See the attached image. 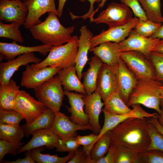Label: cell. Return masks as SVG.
Masks as SVG:
<instances>
[{"instance_id": "54", "label": "cell", "mask_w": 163, "mask_h": 163, "mask_svg": "<svg viewBox=\"0 0 163 163\" xmlns=\"http://www.w3.org/2000/svg\"><path fill=\"white\" fill-rule=\"evenodd\" d=\"M107 0H102L101 2L99 4V6L97 9H98L100 7L102 8L103 7Z\"/></svg>"}, {"instance_id": "46", "label": "cell", "mask_w": 163, "mask_h": 163, "mask_svg": "<svg viewBox=\"0 0 163 163\" xmlns=\"http://www.w3.org/2000/svg\"><path fill=\"white\" fill-rule=\"evenodd\" d=\"M117 152V146L111 143L106 155L97 161L96 163H115Z\"/></svg>"}, {"instance_id": "50", "label": "cell", "mask_w": 163, "mask_h": 163, "mask_svg": "<svg viewBox=\"0 0 163 163\" xmlns=\"http://www.w3.org/2000/svg\"><path fill=\"white\" fill-rule=\"evenodd\" d=\"M150 38H159L160 39H163V22L160 28Z\"/></svg>"}, {"instance_id": "35", "label": "cell", "mask_w": 163, "mask_h": 163, "mask_svg": "<svg viewBox=\"0 0 163 163\" xmlns=\"http://www.w3.org/2000/svg\"><path fill=\"white\" fill-rule=\"evenodd\" d=\"M161 23H155L150 20H139L133 30L138 34L145 37H149L160 28Z\"/></svg>"}, {"instance_id": "53", "label": "cell", "mask_w": 163, "mask_h": 163, "mask_svg": "<svg viewBox=\"0 0 163 163\" xmlns=\"http://www.w3.org/2000/svg\"><path fill=\"white\" fill-rule=\"evenodd\" d=\"M161 113L158 114V120L163 127V107H161Z\"/></svg>"}, {"instance_id": "12", "label": "cell", "mask_w": 163, "mask_h": 163, "mask_svg": "<svg viewBox=\"0 0 163 163\" xmlns=\"http://www.w3.org/2000/svg\"><path fill=\"white\" fill-rule=\"evenodd\" d=\"M24 2L28 10L23 25L26 28L41 23L40 18L46 13L53 12L59 16L55 0H27Z\"/></svg>"}, {"instance_id": "52", "label": "cell", "mask_w": 163, "mask_h": 163, "mask_svg": "<svg viewBox=\"0 0 163 163\" xmlns=\"http://www.w3.org/2000/svg\"><path fill=\"white\" fill-rule=\"evenodd\" d=\"M154 51L163 53V39H160L153 50Z\"/></svg>"}, {"instance_id": "37", "label": "cell", "mask_w": 163, "mask_h": 163, "mask_svg": "<svg viewBox=\"0 0 163 163\" xmlns=\"http://www.w3.org/2000/svg\"><path fill=\"white\" fill-rule=\"evenodd\" d=\"M117 147L115 163H138L139 153L126 148Z\"/></svg>"}, {"instance_id": "31", "label": "cell", "mask_w": 163, "mask_h": 163, "mask_svg": "<svg viewBox=\"0 0 163 163\" xmlns=\"http://www.w3.org/2000/svg\"><path fill=\"white\" fill-rule=\"evenodd\" d=\"M104 103V107L102 109L110 113L123 115L128 113L132 110L117 91L113 93Z\"/></svg>"}, {"instance_id": "18", "label": "cell", "mask_w": 163, "mask_h": 163, "mask_svg": "<svg viewBox=\"0 0 163 163\" xmlns=\"http://www.w3.org/2000/svg\"><path fill=\"white\" fill-rule=\"evenodd\" d=\"M31 135L32 136L30 141L18 150V153L43 146L51 150L56 148L61 140L60 138L51 129L37 130L33 132Z\"/></svg>"}, {"instance_id": "24", "label": "cell", "mask_w": 163, "mask_h": 163, "mask_svg": "<svg viewBox=\"0 0 163 163\" xmlns=\"http://www.w3.org/2000/svg\"><path fill=\"white\" fill-rule=\"evenodd\" d=\"M85 101V112L88 117L89 123L92 126L93 133L98 134L101 128L99 122V116L104 103L101 101L100 94L95 92L84 97Z\"/></svg>"}, {"instance_id": "10", "label": "cell", "mask_w": 163, "mask_h": 163, "mask_svg": "<svg viewBox=\"0 0 163 163\" xmlns=\"http://www.w3.org/2000/svg\"><path fill=\"white\" fill-rule=\"evenodd\" d=\"M138 79L120 57L116 71V91L127 104Z\"/></svg>"}, {"instance_id": "45", "label": "cell", "mask_w": 163, "mask_h": 163, "mask_svg": "<svg viewBox=\"0 0 163 163\" xmlns=\"http://www.w3.org/2000/svg\"><path fill=\"white\" fill-rule=\"evenodd\" d=\"M67 163H92L90 157L87 156L83 148H78Z\"/></svg>"}, {"instance_id": "7", "label": "cell", "mask_w": 163, "mask_h": 163, "mask_svg": "<svg viewBox=\"0 0 163 163\" xmlns=\"http://www.w3.org/2000/svg\"><path fill=\"white\" fill-rule=\"evenodd\" d=\"M120 56L138 79L155 80V70L150 61L135 51L120 52Z\"/></svg>"}, {"instance_id": "29", "label": "cell", "mask_w": 163, "mask_h": 163, "mask_svg": "<svg viewBox=\"0 0 163 163\" xmlns=\"http://www.w3.org/2000/svg\"><path fill=\"white\" fill-rule=\"evenodd\" d=\"M111 143L110 131L106 132L98 139L90 153L92 163H96L97 161L105 155L109 151Z\"/></svg>"}, {"instance_id": "11", "label": "cell", "mask_w": 163, "mask_h": 163, "mask_svg": "<svg viewBox=\"0 0 163 163\" xmlns=\"http://www.w3.org/2000/svg\"><path fill=\"white\" fill-rule=\"evenodd\" d=\"M61 70L50 66L36 69L28 65L22 72L21 85L27 89H34L54 76Z\"/></svg>"}, {"instance_id": "38", "label": "cell", "mask_w": 163, "mask_h": 163, "mask_svg": "<svg viewBox=\"0 0 163 163\" xmlns=\"http://www.w3.org/2000/svg\"><path fill=\"white\" fill-rule=\"evenodd\" d=\"M149 59L154 67L156 80L163 85V53L152 51Z\"/></svg>"}, {"instance_id": "22", "label": "cell", "mask_w": 163, "mask_h": 163, "mask_svg": "<svg viewBox=\"0 0 163 163\" xmlns=\"http://www.w3.org/2000/svg\"><path fill=\"white\" fill-rule=\"evenodd\" d=\"M89 51L98 57L103 63L117 69L120 58L119 43L104 42L90 49Z\"/></svg>"}, {"instance_id": "48", "label": "cell", "mask_w": 163, "mask_h": 163, "mask_svg": "<svg viewBox=\"0 0 163 163\" xmlns=\"http://www.w3.org/2000/svg\"><path fill=\"white\" fill-rule=\"evenodd\" d=\"M25 157L23 158H19L13 161H7L4 160L5 163H35L36 162L32 158L30 153V150L26 151L25 153Z\"/></svg>"}, {"instance_id": "49", "label": "cell", "mask_w": 163, "mask_h": 163, "mask_svg": "<svg viewBox=\"0 0 163 163\" xmlns=\"http://www.w3.org/2000/svg\"><path fill=\"white\" fill-rule=\"evenodd\" d=\"M158 118L157 117H151L147 119L155 127L158 131L163 135V127L159 123Z\"/></svg>"}, {"instance_id": "14", "label": "cell", "mask_w": 163, "mask_h": 163, "mask_svg": "<svg viewBox=\"0 0 163 163\" xmlns=\"http://www.w3.org/2000/svg\"><path fill=\"white\" fill-rule=\"evenodd\" d=\"M28 8L22 0H0V19L7 22H18L24 25Z\"/></svg>"}, {"instance_id": "25", "label": "cell", "mask_w": 163, "mask_h": 163, "mask_svg": "<svg viewBox=\"0 0 163 163\" xmlns=\"http://www.w3.org/2000/svg\"><path fill=\"white\" fill-rule=\"evenodd\" d=\"M57 74L64 90L87 94L84 85L77 75L75 65L61 70Z\"/></svg>"}, {"instance_id": "9", "label": "cell", "mask_w": 163, "mask_h": 163, "mask_svg": "<svg viewBox=\"0 0 163 163\" xmlns=\"http://www.w3.org/2000/svg\"><path fill=\"white\" fill-rule=\"evenodd\" d=\"M139 19L136 17L133 18L125 24L109 27L106 30H102L99 34L91 38L90 49L104 42H112L119 43L123 40L129 36Z\"/></svg>"}, {"instance_id": "36", "label": "cell", "mask_w": 163, "mask_h": 163, "mask_svg": "<svg viewBox=\"0 0 163 163\" xmlns=\"http://www.w3.org/2000/svg\"><path fill=\"white\" fill-rule=\"evenodd\" d=\"M146 124L150 143L146 150H156L163 151V135L147 119Z\"/></svg>"}, {"instance_id": "1", "label": "cell", "mask_w": 163, "mask_h": 163, "mask_svg": "<svg viewBox=\"0 0 163 163\" xmlns=\"http://www.w3.org/2000/svg\"><path fill=\"white\" fill-rule=\"evenodd\" d=\"M147 118H130L110 131L112 143L140 153L145 151L150 143Z\"/></svg>"}, {"instance_id": "13", "label": "cell", "mask_w": 163, "mask_h": 163, "mask_svg": "<svg viewBox=\"0 0 163 163\" xmlns=\"http://www.w3.org/2000/svg\"><path fill=\"white\" fill-rule=\"evenodd\" d=\"M160 40L157 38L143 37L132 30L127 38L119 43L120 52L138 51L143 54L149 59L150 53Z\"/></svg>"}, {"instance_id": "20", "label": "cell", "mask_w": 163, "mask_h": 163, "mask_svg": "<svg viewBox=\"0 0 163 163\" xmlns=\"http://www.w3.org/2000/svg\"><path fill=\"white\" fill-rule=\"evenodd\" d=\"M41 61V59L36 57L33 53H30L21 55L6 62H1L0 83L8 82L15 72L21 66H27L30 63L37 64Z\"/></svg>"}, {"instance_id": "33", "label": "cell", "mask_w": 163, "mask_h": 163, "mask_svg": "<svg viewBox=\"0 0 163 163\" xmlns=\"http://www.w3.org/2000/svg\"><path fill=\"white\" fill-rule=\"evenodd\" d=\"M24 136V131L21 126L0 123V139L18 143L21 142Z\"/></svg>"}, {"instance_id": "3", "label": "cell", "mask_w": 163, "mask_h": 163, "mask_svg": "<svg viewBox=\"0 0 163 163\" xmlns=\"http://www.w3.org/2000/svg\"><path fill=\"white\" fill-rule=\"evenodd\" d=\"M78 42V37L72 36L65 44L52 46L45 59L39 63L32 64L31 66L36 69L50 66L62 69L75 65Z\"/></svg>"}, {"instance_id": "8", "label": "cell", "mask_w": 163, "mask_h": 163, "mask_svg": "<svg viewBox=\"0 0 163 163\" xmlns=\"http://www.w3.org/2000/svg\"><path fill=\"white\" fill-rule=\"evenodd\" d=\"M44 105L24 90H20L14 104L13 109L21 113L27 125L33 123L46 110Z\"/></svg>"}, {"instance_id": "39", "label": "cell", "mask_w": 163, "mask_h": 163, "mask_svg": "<svg viewBox=\"0 0 163 163\" xmlns=\"http://www.w3.org/2000/svg\"><path fill=\"white\" fill-rule=\"evenodd\" d=\"M23 119L22 115L16 111L0 109V123L18 126Z\"/></svg>"}, {"instance_id": "16", "label": "cell", "mask_w": 163, "mask_h": 163, "mask_svg": "<svg viewBox=\"0 0 163 163\" xmlns=\"http://www.w3.org/2000/svg\"><path fill=\"white\" fill-rule=\"evenodd\" d=\"M116 69L104 63L100 69L94 92L100 94L104 102L117 91Z\"/></svg>"}, {"instance_id": "23", "label": "cell", "mask_w": 163, "mask_h": 163, "mask_svg": "<svg viewBox=\"0 0 163 163\" xmlns=\"http://www.w3.org/2000/svg\"><path fill=\"white\" fill-rule=\"evenodd\" d=\"M78 50L75 60V67L77 75L81 80L83 69L88 59V54L90 49L91 40L93 37L92 32L85 25H83L80 30Z\"/></svg>"}, {"instance_id": "55", "label": "cell", "mask_w": 163, "mask_h": 163, "mask_svg": "<svg viewBox=\"0 0 163 163\" xmlns=\"http://www.w3.org/2000/svg\"><path fill=\"white\" fill-rule=\"evenodd\" d=\"M160 93L161 97H163V85L161 86L160 88Z\"/></svg>"}, {"instance_id": "21", "label": "cell", "mask_w": 163, "mask_h": 163, "mask_svg": "<svg viewBox=\"0 0 163 163\" xmlns=\"http://www.w3.org/2000/svg\"><path fill=\"white\" fill-rule=\"evenodd\" d=\"M64 95L68 97L70 107H67L71 113L70 119L74 123L81 126L89 123V118L84 110L85 106V95L64 90Z\"/></svg>"}, {"instance_id": "43", "label": "cell", "mask_w": 163, "mask_h": 163, "mask_svg": "<svg viewBox=\"0 0 163 163\" xmlns=\"http://www.w3.org/2000/svg\"><path fill=\"white\" fill-rule=\"evenodd\" d=\"M76 136L61 140L56 147V151L60 152H75L80 146L77 142Z\"/></svg>"}, {"instance_id": "41", "label": "cell", "mask_w": 163, "mask_h": 163, "mask_svg": "<svg viewBox=\"0 0 163 163\" xmlns=\"http://www.w3.org/2000/svg\"><path fill=\"white\" fill-rule=\"evenodd\" d=\"M24 143L20 142L14 143L9 142L7 140L0 139V163H2L4 156L9 154L11 155H16L18 150Z\"/></svg>"}, {"instance_id": "4", "label": "cell", "mask_w": 163, "mask_h": 163, "mask_svg": "<svg viewBox=\"0 0 163 163\" xmlns=\"http://www.w3.org/2000/svg\"><path fill=\"white\" fill-rule=\"evenodd\" d=\"M162 85L155 80L138 79L129 96L127 105L129 107L134 104H142L160 113L161 111L160 88Z\"/></svg>"}, {"instance_id": "17", "label": "cell", "mask_w": 163, "mask_h": 163, "mask_svg": "<svg viewBox=\"0 0 163 163\" xmlns=\"http://www.w3.org/2000/svg\"><path fill=\"white\" fill-rule=\"evenodd\" d=\"M54 121L51 129L61 139L63 140L77 136L76 131L93 129L89 123L87 125L81 126L72 122L69 117L60 111L55 113Z\"/></svg>"}, {"instance_id": "27", "label": "cell", "mask_w": 163, "mask_h": 163, "mask_svg": "<svg viewBox=\"0 0 163 163\" xmlns=\"http://www.w3.org/2000/svg\"><path fill=\"white\" fill-rule=\"evenodd\" d=\"M20 91L19 86L11 79L8 83H0V109L13 110L14 101Z\"/></svg>"}, {"instance_id": "32", "label": "cell", "mask_w": 163, "mask_h": 163, "mask_svg": "<svg viewBox=\"0 0 163 163\" xmlns=\"http://www.w3.org/2000/svg\"><path fill=\"white\" fill-rule=\"evenodd\" d=\"M145 11L148 19L155 23H162L161 0H138Z\"/></svg>"}, {"instance_id": "47", "label": "cell", "mask_w": 163, "mask_h": 163, "mask_svg": "<svg viewBox=\"0 0 163 163\" xmlns=\"http://www.w3.org/2000/svg\"><path fill=\"white\" fill-rule=\"evenodd\" d=\"M80 1L84 2L85 1L87 0L90 3V8L87 12V13L85 14L82 16H76L74 15L73 14L72 15L71 17L72 18L73 20L75 18H83L84 19H86L88 18H89V19L93 18V16L96 12L94 11V5L95 2L100 3H101L102 0H78Z\"/></svg>"}, {"instance_id": "51", "label": "cell", "mask_w": 163, "mask_h": 163, "mask_svg": "<svg viewBox=\"0 0 163 163\" xmlns=\"http://www.w3.org/2000/svg\"><path fill=\"white\" fill-rule=\"evenodd\" d=\"M67 0H59L58 7L57 9L59 15V17L62 16L63 10L66 2Z\"/></svg>"}, {"instance_id": "2", "label": "cell", "mask_w": 163, "mask_h": 163, "mask_svg": "<svg viewBox=\"0 0 163 163\" xmlns=\"http://www.w3.org/2000/svg\"><path fill=\"white\" fill-rule=\"evenodd\" d=\"M57 15L48 13L45 20L29 28L32 36L43 44L53 46L63 44L72 38L75 27H65L60 23Z\"/></svg>"}, {"instance_id": "28", "label": "cell", "mask_w": 163, "mask_h": 163, "mask_svg": "<svg viewBox=\"0 0 163 163\" xmlns=\"http://www.w3.org/2000/svg\"><path fill=\"white\" fill-rule=\"evenodd\" d=\"M56 113L51 109L47 108L43 114L30 124L26 123L21 126L24 136L28 137L36 130L41 129H51L53 126Z\"/></svg>"}, {"instance_id": "34", "label": "cell", "mask_w": 163, "mask_h": 163, "mask_svg": "<svg viewBox=\"0 0 163 163\" xmlns=\"http://www.w3.org/2000/svg\"><path fill=\"white\" fill-rule=\"evenodd\" d=\"M23 25L18 22H13L10 24L0 22V37L11 39L16 42L22 43L24 39L19 29Z\"/></svg>"}, {"instance_id": "42", "label": "cell", "mask_w": 163, "mask_h": 163, "mask_svg": "<svg viewBox=\"0 0 163 163\" xmlns=\"http://www.w3.org/2000/svg\"><path fill=\"white\" fill-rule=\"evenodd\" d=\"M98 136V134L94 133L84 136H77V142L80 145L83 146L82 148L87 156L90 157L91 150L97 140Z\"/></svg>"}, {"instance_id": "6", "label": "cell", "mask_w": 163, "mask_h": 163, "mask_svg": "<svg viewBox=\"0 0 163 163\" xmlns=\"http://www.w3.org/2000/svg\"><path fill=\"white\" fill-rule=\"evenodd\" d=\"M133 14L125 4L112 2L101 11L97 17L90 19L91 22L97 24H106L110 27L127 23L133 18Z\"/></svg>"}, {"instance_id": "15", "label": "cell", "mask_w": 163, "mask_h": 163, "mask_svg": "<svg viewBox=\"0 0 163 163\" xmlns=\"http://www.w3.org/2000/svg\"><path fill=\"white\" fill-rule=\"evenodd\" d=\"M133 108L129 113L123 115L112 114L107 112L102 109L104 115V122L101 132L104 134L110 131L123 121L132 117L141 118L158 117V114L156 113H149L144 110L139 104H134L131 106Z\"/></svg>"}, {"instance_id": "19", "label": "cell", "mask_w": 163, "mask_h": 163, "mask_svg": "<svg viewBox=\"0 0 163 163\" xmlns=\"http://www.w3.org/2000/svg\"><path fill=\"white\" fill-rule=\"evenodd\" d=\"M51 47L45 44L32 46H24L18 44L14 41L11 43L0 42V61L3 58L8 61L10 60L17 56L34 52L46 56Z\"/></svg>"}, {"instance_id": "26", "label": "cell", "mask_w": 163, "mask_h": 163, "mask_svg": "<svg viewBox=\"0 0 163 163\" xmlns=\"http://www.w3.org/2000/svg\"><path fill=\"white\" fill-rule=\"evenodd\" d=\"M88 64L89 67L82 73V78L87 94L90 95L95 91L98 74L103 63L98 57L94 56L90 59Z\"/></svg>"}, {"instance_id": "57", "label": "cell", "mask_w": 163, "mask_h": 163, "mask_svg": "<svg viewBox=\"0 0 163 163\" xmlns=\"http://www.w3.org/2000/svg\"><path fill=\"white\" fill-rule=\"evenodd\" d=\"M27 0H22V1H24H24H27Z\"/></svg>"}, {"instance_id": "5", "label": "cell", "mask_w": 163, "mask_h": 163, "mask_svg": "<svg viewBox=\"0 0 163 163\" xmlns=\"http://www.w3.org/2000/svg\"><path fill=\"white\" fill-rule=\"evenodd\" d=\"M62 86L57 75L34 89L35 95L46 108L56 113L60 111L65 95Z\"/></svg>"}, {"instance_id": "44", "label": "cell", "mask_w": 163, "mask_h": 163, "mask_svg": "<svg viewBox=\"0 0 163 163\" xmlns=\"http://www.w3.org/2000/svg\"><path fill=\"white\" fill-rule=\"evenodd\" d=\"M120 1L121 3L126 5L132 10L135 17L144 21L148 20L145 11L138 0H120Z\"/></svg>"}, {"instance_id": "56", "label": "cell", "mask_w": 163, "mask_h": 163, "mask_svg": "<svg viewBox=\"0 0 163 163\" xmlns=\"http://www.w3.org/2000/svg\"><path fill=\"white\" fill-rule=\"evenodd\" d=\"M160 107H163V97H161V102H160Z\"/></svg>"}, {"instance_id": "30", "label": "cell", "mask_w": 163, "mask_h": 163, "mask_svg": "<svg viewBox=\"0 0 163 163\" xmlns=\"http://www.w3.org/2000/svg\"><path fill=\"white\" fill-rule=\"evenodd\" d=\"M45 148L43 146L32 149L30 150V154L33 160L37 163H67L74 155L75 152H69L66 156L60 157L57 155H51L43 154L41 152Z\"/></svg>"}, {"instance_id": "40", "label": "cell", "mask_w": 163, "mask_h": 163, "mask_svg": "<svg viewBox=\"0 0 163 163\" xmlns=\"http://www.w3.org/2000/svg\"><path fill=\"white\" fill-rule=\"evenodd\" d=\"M138 163H163V151L152 150L139 153Z\"/></svg>"}]
</instances>
